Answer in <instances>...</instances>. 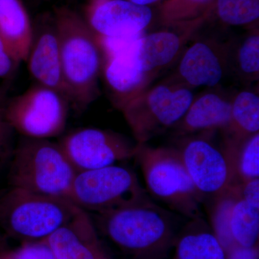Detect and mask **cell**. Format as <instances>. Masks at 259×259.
Returning a JSON list of instances; mask_svg holds the SVG:
<instances>
[{
  "mask_svg": "<svg viewBox=\"0 0 259 259\" xmlns=\"http://www.w3.org/2000/svg\"><path fill=\"white\" fill-rule=\"evenodd\" d=\"M54 23L69 102L75 110L82 111L99 95L101 52L88 23L73 10L65 7L57 8Z\"/></svg>",
  "mask_w": 259,
  "mask_h": 259,
  "instance_id": "cell-1",
  "label": "cell"
},
{
  "mask_svg": "<svg viewBox=\"0 0 259 259\" xmlns=\"http://www.w3.org/2000/svg\"><path fill=\"white\" fill-rule=\"evenodd\" d=\"M102 229L115 244L137 256L164 251L173 236L175 216L149 197L98 214Z\"/></svg>",
  "mask_w": 259,
  "mask_h": 259,
  "instance_id": "cell-2",
  "label": "cell"
},
{
  "mask_svg": "<svg viewBox=\"0 0 259 259\" xmlns=\"http://www.w3.org/2000/svg\"><path fill=\"white\" fill-rule=\"evenodd\" d=\"M76 173L60 145L24 137L13 151L9 182L12 187L68 199Z\"/></svg>",
  "mask_w": 259,
  "mask_h": 259,
  "instance_id": "cell-3",
  "label": "cell"
},
{
  "mask_svg": "<svg viewBox=\"0 0 259 259\" xmlns=\"http://www.w3.org/2000/svg\"><path fill=\"white\" fill-rule=\"evenodd\" d=\"M134 157L152 197L191 221L202 218L204 196L191 180L179 150L139 144Z\"/></svg>",
  "mask_w": 259,
  "mask_h": 259,
  "instance_id": "cell-4",
  "label": "cell"
},
{
  "mask_svg": "<svg viewBox=\"0 0 259 259\" xmlns=\"http://www.w3.org/2000/svg\"><path fill=\"white\" fill-rule=\"evenodd\" d=\"M77 209L68 199L11 187L0 197V225L18 238L44 241Z\"/></svg>",
  "mask_w": 259,
  "mask_h": 259,
  "instance_id": "cell-5",
  "label": "cell"
},
{
  "mask_svg": "<svg viewBox=\"0 0 259 259\" xmlns=\"http://www.w3.org/2000/svg\"><path fill=\"white\" fill-rule=\"evenodd\" d=\"M192 89L169 78L148 88L122 110L138 144H146L178 123L194 98Z\"/></svg>",
  "mask_w": 259,
  "mask_h": 259,
  "instance_id": "cell-6",
  "label": "cell"
},
{
  "mask_svg": "<svg viewBox=\"0 0 259 259\" xmlns=\"http://www.w3.org/2000/svg\"><path fill=\"white\" fill-rule=\"evenodd\" d=\"M147 196L134 171L114 164L77 172L68 199L87 212L100 214L134 203Z\"/></svg>",
  "mask_w": 259,
  "mask_h": 259,
  "instance_id": "cell-7",
  "label": "cell"
},
{
  "mask_svg": "<svg viewBox=\"0 0 259 259\" xmlns=\"http://www.w3.org/2000/svg\"><path fill=\"white\" fill-rule=\"evenodd\" d=\"M69 105L62 94L36 83L10 101L5 116L12 129L23 137L49 140L64 131Z\"/></svg>",
  "mask_w": 259,
  "mask_h": 259,
  "instance_id": "cell-8",
  "label": "cell"
},
{
  "mask_svg": "<svg viewBox=\"0 0 259 259\" xmlns=\"http://www.w3.org/2000/svg\"><path fill=\"white\" fill-rule=\"evenodd\" d=\"M59 144L77 172L111 166L134 157L139 146L118 133L91 127L70 133Z\"/></svg>",
  "mask_w": 259,
  "mask_h": 259,
  "instance_id": "cell-9",
  "label": "cell"
},
{
  "mask_svg": "<svg viewBox=\"0 0 259 259\" xmlns=\"http://www.w3.org/2000/svg\"><path fill=\"white\" fill-rule=\"evenodd\" d=\"M179 151L191 180L204 197L216 198L237 183L233 156L205 135L187 140Z\"/></svg>",
  "mask_w": 259,
  "mask_h": 259,
  "instance_id": "cell-10",
  "label": "cell"
},
{
  "mask_svg": "<svg viewBox=\"0 0 259 259\" xmlns=\"http://www.w3.org/2000/svg\"><path fill=\"white\" fill-rule=\"evenodd\" d=\"M212 10L199 18L183 23L162 24L163 28L146 31L134 47V54L140 69L154 78L182 56L187 42L207 20Z\"/></svg>",
  "mask_w": 259,
  "mask_h": 259,
  "instance_id": "cell-11",
  "label": "cell"
},
{
  "mask_svg": "<svg viewBox=\"0 0 259 259\" xmlns=\"http://www.w3.org/2000/svg\"><path fill=\"white\" fill-rule=\"evenodd\" d=\"M230 42L202 39L185 49L171 79L192 89L214 88L229 70Z\"/></svg>",
  "mask_w": 259,
  "mask_h": 259,
  "instance_id": "cell-12",
  "label": "cell"
},
{
  "mask_svg": "<svg viewBox=\"0 0 259 259\" xmlns=\"http://www.w3.org/2000/svg\"><path fill=\"white\" fill-rule=\"evenodd\" d=\"M85 21L94 34L131 36L146 31L153 19L150 7L128 0H90Z\"/></svg>",
  "mask_w": 259,
  "mask_h": 259,
  "instance_id": "cell-13",
  "label": "cell"
},
{
  "mask_svg": "<svg viewBox=\"0 0 259 259\" xmlns=\"http://www.w3.org/2000/svg\"><path fill=\"white\" fill-rule=\"evenodd\" d=\"M136 42L118 55L102 61V71L109 96L120 111L147 90L154 79L140 69L134 54Z\"/></svg>",
  "mask_w": 259,
  "mask_h": 259,
  "instance_id": "cell-14",
  "label": "cell"
},
{
  "mask_svg": "<svg viewBox=\"0 0 259 259\" xmlns=\"http://www.w3.org/2000/svg\"><path fill=\"white\" fill-rule=\"evenodd\" d=\"M44 241L56 259H98L102 254L93 221L79 207L67 223Z\"/></svg>",
  "mask_w": 259,
  "mask_h": 259,
  "instance_id": "cell-15",
  "label": "cell"
},
{
  "mask_svg": "<svg viewBox=\"0 0 259 259\" xmlns=\"http://www.w3.org/2000/svg\"><path fill=\"white\" fill-rule=\"evenodd\" d=\"M30 74L37 83L68 97L65 84L60 46L55 25L44 26L35 35L27 59Z\"/></svg>",
  "mask_w": 259,
  "mask_h": 259,
  "instance_id": "cell-16",
  "label": "cell"
},
{
  "mask_svg": "<svg viewBox=\"0 0 259 259\" xmlns=\"http://www.w3.org/2000/svg\"><path fill=\"white\" fill-rule=\"evenodd\" d=\"M194 97L185 115L175 126L179 136L225 131L231 118V98L216 88Z\"/></svg>",
  "mask_w": 259,
  "mask_h": 259,
  "instance_id": "cell-17",
  "label": "cell"
},
{
  "mask_svg": "<svg viewBox=\"0 0 259 259\" xmlns=\"http://www.w3.org/2000/svg\"><path fill=\"white\" fill-rule=\"evenodd\" d=\"M0 38L19 62L27 61L33 30L21 0H0Z\"/></svg>",
  "mask_w": 259,
  "mask_h": 259,
  "instance_id": "cell-18",
  "label": "cell"
},
{
  "mask_svg": "<svg viewBox=\"0 0 259 259\" xmlns=\"http://www.w3.org/2000/svg\"><path fill=\"white\" fill-rule=\"evenodd\" d=\"M259 131L258 92L244 90L231 98V118L225 130V144L237 148Z\"/></svg>",
  "mask_w": 259,
  "mask_h": 259,
  "instance_id": "cell-19",
  "label": "cell"
},
{
  "mask_svg": "<svg viewBox=\"0 0 259 259\" xmlns=\"http://www.w3.org/2000/svg\"><path fill=\"white\" fill-rule=\"evenodd\" d=\"M229 70L245 82L258 81L259 32L255 28L241 38L230 42Z\"/></svg>",
  "mask_w": 259,
  "mask_h": 259,
  "instance_id": "cell-20",
  "label": "cell"
},
{
  "mask_svg": "<svg viewBox=\"0 0 259 259\" xmlns=\"http://www.w3.org/2000/svg\"><path fill=\"white\" fill-rule=\"evenodd\" d=\"M194 221L196 228L179 241L177 259H226V250L214 233L201 226L202 218Z\"/></svg>",
  "mask_w": 259,
  "mask_h": 259,
  "instance_id": "cell-21",
  "label": "cell"
},
{
  "mask_svg": "<svg viewBox=\"0 0 259 259\" xmlns=\"http://www.w3.org/2000/svg\"><path fill=\"white\" fill-rule=\"evenodd\" d=\"M228 226L235 245L255 246L259 233V207L245 202L240 194L232 207Z\"/></svg>",
  "mask_w": 259,
  "mask_h": 259,
  "instance_id": "cell-22",
  "label": "cell"
},
{
  "mask_svg": "<svg viewBox=\"0 0 259 259\" xmlns=\"http://www.w3.org/2000/svg\"><path fill=\"white\" fill-rule=\"evenodd\" d=\"M213 14L227 25H251L258 21L259 0H215Z\"/></svg>",
  "mask_w": 259,
  "mask_h": 259,
  "instance_id": "cell-23",
  "label": "cell"
},
{
  "mask_svg": "<svg viewBox=\"0 0 259 259\" xmlns=\"http://www.w3.org/2000/svg\"><path fill=\"white\" fill-rule=\"evenodd\" d=\"M215 0H163L159 8L161 24L191 21L213 9Z\"/></svg>",
  "mask_w": 259,
  "mask_h": 259,
  "instance_id": "cell-24",
  "label": "cell"
},
{
  "mask_svg": "<svg viewBox=\"0 0 259 259\" xmlns=\"http://www.w3.org/2000/svg\"><path fill=\"white\" fill-rule=\"evenodd\" d=\"M234 168L237 183L258 178V133L245 140L237 148L235 153Z\"/></svg>",
  "mask_w": 259,
  "mask_h": 259,
  "instance_id": "cell-25",
  "label": "cell"
},
{
  "mask_svg": "<svg viewBox=\"0 0 259 259\" xmlns=\"http://www.w3.org/2000/svg\"><path fill=\"white\" fill-rule=\"evenodd\" d=\"M0 259H56L45 241L24 245L18 249L0 255Z\"/></svg>",
  "mask_w": 259,
  "mask_h": 259,
  "instance_id": "cell-26",
  "label": "cell"
},
{
  "mask_svg": "<svg viewBox=\"0 0 259 259\" xmlns=\"http://www.w3.org/2000/svg\"><path fill=\"white\" fill-rule=\"evenodd\" d=\"M12 130L5 118L4 109H0V166L11 155L10 139Z\"/></svg>",
  "mask_w": 259,
  "mask_h": 259,
  "instance_id": "cell-27",
  "label": "cell"
},
{
  "mask_svg": "<svg viewBox=\"0 0 259 259\" xmlns=\"http://www.w3.org/2000/svg\"><path fill=\"white\" fill-rule=\"evenodd\" d=\"M241 199L251 205L259 207V179L239 183Z\"/></svg>",
  "mask_w": 259,
  "mask_h": 259,
  "instance_id": "cell-28",
  "label": "cell"
},
{
  "mask_svg": "<svg viewBox=\"0 0 259 259\" xmlns=\"http://www.w3.org/2000/svg\"><path fill=\"white\" fill-rule=\"evenodd\" d=\"M20 63L0 38V77L11 74Z\"/></svg>",
  "mask_w": 259,
  "mask_h": 259,
  "instance_id": "cell-29",
  "label": "cell"
},
{
  "mask_svg": "<svg viewBox=\"0 0 259 259\" xmlns=\"http://www.w3.org/2000/svg\"><path fill=\"white\" fill-rule=\"evenodd\" d=\"M226 259H258V250L255 246L250 248L236 245L229 250Z\"/></svg>",
  "mask_w": 259,
  "mask_h": 259,
  "instance_id": "cell-30",
  "label": "cell"
},
{
  "mask_svg": "<svg viewBox=\"0 0 259 259\" xmlns=\"http://www.w3.org/2000/svg\"><path fill=\"white\" fill-rule=\"evenodd\" d=\"M128 1L134 3V4L149 7V5L155 4L160 0H128Z\"/></svg>",
  "mask_w": 259,
  "mask_h": 259,
  "instance_id": "cell-31",
  "label": "cell"
},
{
  "mask_svg": "<svg viewBox=\"0 0 259 259\" xmlns=\"http://www.w3.org/2000/svg\"><path fill=\"white\" fill-rule=\"evenodd\" d=\"M98 259H107V258H105V257L104 256L103 254H102L101 255H100V258H99Z\"/></svg>",
  "mask_w": 259,
  "mask_h": 259,
  "instance_id": "cell-32",
  "label": "cell"
}]
</instances>
